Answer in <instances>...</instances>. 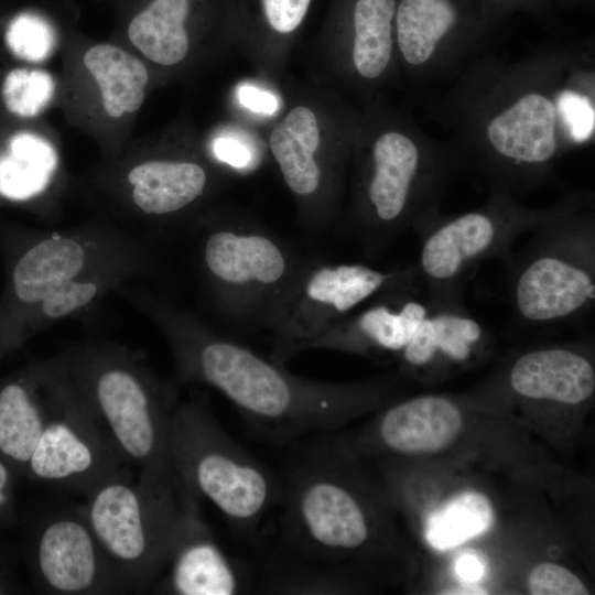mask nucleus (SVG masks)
Instances as JSON below:
<instances>
[{
    "instance_id": "obj_1",
    "label": "nucleus",
    "mask_w": 595,
    "mask_h": 595,
    "mask_svg": "<svg viewBox=\"0 0 595 595\" xmlns=\"http://www.w3.org/2000/svg\"><path fill=\"white\" fill-rule=\"evenodd\" d=\"M593 56L548 47L513 63L480 61L436 101L465 165L513 195L545 184L595 131Z\"/></svg>"
},
{
    "instance_id": "obj_2",
    "label": "nucleus",
    "mask_w": 595,
    "mask_h": 595,
    "mask_svg": "<svg viewBox=\"0 0 595 595\" xmlns=\"http://www.w3.org/2000/svg\"><path fill=\"white\" fill-rule=\"evenodd\" d=\"M119 293L163 335L180 380L217 390L272 442L332 431L378 405L390 389L385 380L338 383L293 375L156 293L128 284Z\"/></svg>"
},
{
    "instance_id": "obj_3",
    "label": "nucleus",
    "mask_w": 595,
    "mask_h": 595,
    "mask_svg": "<svg viewBox=\"0 0 595 595\" xmlns=\"http://www.w3.org/2000/svg\"><path fill=\"white\" fill-rule=\"evenodd\" d=\"M363 106L344 227L375 259L441 212L450 182L465 164L452 143L431 139L379 98Z\"/></svg>"
},
{
    "instance_id": "obj_4",
    "label": "nucleus",
    "mask_w": 595,
    "mask_h": 595,
    "mask_svg": "<svg viewBox=\"0 0 595 595\" xmlns=\"http://www.w3.org/2000/svg\"><path fill=\"white\" fill-rule=\"evenodd\" d=\"M349 450L322 439L303 448L280 480L279 554L344 567L383 542L380 508L349 464Z\"/></svg>"
},
{
    "instance_id": "obj_5",
    "label": "nucleus",
    "mask_w": 595,
    "mask_h": 595,
    "mask_svg": "<svg viewBox=\"0 0 595 595\" xmlns=\"http://www.w3.org/2000/svg\"><path fill=\"white\" fill-rule=\"evenodd\" d=\"M56 355L123 461L137 466L140 477L171 473L174 386L159 378L137 351L118 343L84 342Z\"/></svg>"
},
{
    "instance_id": "obj_6",
    "label": "nucleus",
    "mask_w": 595,
    "mask_h": 595,
    "mask_svg": "<svg viewBox=\"0 0 595 595\" xmlns=\"http://www.w3.org/2000/svg\"><path fill=\"white\" fill-rule=\"evenodd\" d=\"M516 321L523 326L582 322L595 304V208L591 193L560 199L506 270Z\"/></svg>"
},
{
    "instance_id": "obj_7",
    "label": "nucleus",
    "mask_w": 595,
    "mask_h": 595,
    "mask_svg": "<svg viewBox=\"0 0 595 595\" xmlns=\"http://www.w3.org/2000/svg\"><path fill=\"white\" fill-rule=\"evenodd\" d=\"M0 364L18 348L30 315L65 283L109 263L153 252L139 236L102 224L0 234Z\"/></svg>"
},
{
    "instance_id": "obj_8",
    "label": "nucleus",
    "mask_w": 595,
    "mask_h": 595,
    "mask_svg": "<svg viewBox=\"0 0 595 595\" xmlns=\"http://www.w3.org/2000/svg\"><path fill=\"white\" fill-rule=\"evenodd\" d=\"M333 91L295 94L272 126L268 148L303 223L323 229L340 215L360 110Z\"/></svg>"
},
{
    "instance_id": "obj_9",
    "label": "nucleus",
    "mask_w": 595,
    "mask_h": 595,
    "mask_svg": "<svg viewBox=\"0 0 595 595\" xmlns=\"http://www.w3.org/2000/svg\"><path fill=\"white\" fill-rule=\"evenodd\" d=\"M169 457L177 479L214 504L237 536L257 539L279 502L280 480L226 433L204 399L176 403Z\"/></svg>"
},
{
    "instance_id": "obj_10",
    "label": "nucleus",
    "mask_w": 595,
    "mask_h": 595,
    "mask_svg": "<svg viewBox=\"0 0 595 595\" xmlns=\"http://www.w3.org/2000/svg\"><path fill=\"white\" fill-rule=\"evenodd\" d=\"M198 266L216 309L246 327H271L306 260L249 219L221 218L199 234Z\"/></svg>"
},
{
    "instance_id": "obj_11",
    "label": "nucleus",
    "mask_w": 595,
    "mask_h": 595,
    "mask_svg": "<svg viewBox=\"0 0 595 595\" xmlns=\"http://www.w3.org/2000/svg\"><path fill=\"white\" fill-rule=\"evenodd\" d=\"M560 199L544 207L521 204L508 191L490 188L486 203L456 215L442 212L414 232L420 250L414 263L424 284L429 306L462 305L464 290L476 268L486 260L500 261L507 270L515 257V241L553 215Z\"/></svg>"
},
{
    "instance_id": "obj_12",
    "label": "nucleus",
    "mask_w": 595,
    "mask_h": 595,
    "mask_svg": "<svg viewBox=\"0 0 595 595\" xmlns=\"http://www.w3.org/2000/svg\"><path fill=\"white\" fill-rule=\"evenodd\" d=\"M181 510L175 474L155 478L122 469L86 494L82 509L123 593L152 589Z\"/></svg>"
},
{
    "instance_id": "obj_13",
    "label": "nucleus",
    "mask_w": 595,
    "mask_h": 595,
    "mask_svg": "<svg viewBox=\"0 0 595 595\" xmlns=\"http://www.w3.org/2000/svg\"><path fill=\"white\" fill-rule=\"evenodd\" d=\"M420 284L414 263L377 269L356 262L306 260L270 327V358L284 366L311 340L379 294Z\"/></svg>"
},
{
    "instance_id": "obj_14",
    "label": "nucleus",
    "mask_w": 595,
    "mask_h": 595,
    "mask_svg": "<svg viewBox=\"0 0 595 595\" xmlns=\"http://www.w3.org/2000/svg\"><path fill=\"white\" fill-rule=\"evenodd\" d=\"M43 360L46 420L25 475L86 495L127 463L57 355Z\"/></svg>"
},
{
    "instance_id": "obj_15",
    "label": "nucleus",
    "mask_w": 595,
    "mask_h": 595,
    "mask_svg": "<svg viewBox=\"0 0 595 595\" xmlns=\"http://www.w3.org/2000/svg\"><path fill=\"white\" fill-rule=\"evenodd\" d=\"M28 559L39 589L47 594H123L84 513L63 511L33 530Z\"/></svg>"
},
{
    "instance_id": "obj_16",
    "label": "nucleus",
    "mask_w": 595,
    "mask_h": 595,
    "mask_svg": "<svg viewBox=\"0 0 595 595\" xmlns=\"http://www.w3.org/2000/svg\"><path fill=\"white\" fill-rule=\"evenodd\" d=\"M176 480L181 510L164 567L151 591L175 595L246 593L250 582L242 564L229 556L213 536L202 517L199 497Z\"/></svg>"
},
{
    "instance_id": "obj_17",
    "label": "nucleus",
    "mask_w": 595,
    "mask_h": 595,
    "mask_svg": "<svg viewBox=\"0 0 595 595\" xmlns=\"http://www.w3.org/2000/svg\"><path fill=\"white\" fill-rule=\"evenodd\" d=\"M397 0H355L347 32L325 47L338 85L366 104L398 69L394 42Z\"/></svg>"
},
{
    "instance_id": "obj_18",
    "label": "nucleus",
    "mask_w": 595,
    "mask_h": 595,
    "mask_svg": "<svg viewBox=\"0 0 595 595\" xmlns=\"http://www.w3.org/2000/svg\"><path fill=\"white\" fill-rule=\"evenodd\" d=\"M419 289L408 285L379 294L311 340L304 351L400 355L429 312Z\"/></svg>"
},
{
    "instance_id": "obj_19",
    "label": "nucleus",
    "mask_w": 595,
    "mask_h": 595,
    "mask_svg": "<svg viewBox=\"0 0 595 595\" xmlns=\"http://www.w3.org/2000/svg\"><path fill=\"white\" fill-rule=\"evenodd\" d=\"M459 11L452 0H400L394 14L398 69L425 78L451 69L474 51L459 34Z\"/></svg>"
},
{
    "instance_id": "obj_20",
    "label": "nucleus",
    "mask_w": 595,
    "mask_h": 595,
    "mask_svg": "<svg viewBox=\"0 0 595 595\" xmlns=\"http://www.w3.org/2000/svg\"><path fill=\"white\" fill-rule=\"evenodd\" d=\"M591 340L532 348L510 364L506 383L519 399L562 407L582 405L595 391Z\"/></svg>"
},
{
    "instance_id": "obj_21",
    "label": "nucleus",
    "mask_w": 595,
    "mask_h": 595,
    "mask_svg": "<svg viewBox=\"0 0 595 595\" xmlns=\"http://www.w3.org/2000/svg\"><path fill=\"white\" fill-rule=\"evenodd\" d=\"M213 175L201 160L187 156L149 158L125 174L127 198L142 217L171 220L193 209L209 193Z\"/></svg>"
},
{
    "instance_id": "obj_22",
    "label": "nucleus",
    "mask_w": 595,
    "mask_h": 595,
    "mask_svg": "<svg viewBox=\"0 0 595 595\" xmlns=\"http://www.w3.org/2000/svg\"><path fill=\"white\" fill-rule=\"evenodd\" d=\"M462 421L461 408L453 399L420 396L388 408L371 432V442L402 456L434 454L457 439Z\"/></svg>"
},
{
    "instance_id": "obj_23",
    "label": "nucleus",
    "mask_w": 595,
    "mask_h": 595,
    "mask_svg": "<svg viewBox=\"0 0 595 595\" xmlns=\"http://www.w3.org/2000/svg\"><path fill=\"white\" fill-rule=\"evenodd\" d=\"M491 339L489 329L465 304L429 306L400 357L412 372L441 371L470 364L485 353Z\"/></svg>"
},
{
    "instance_id": "obj_24",
    "label": "nucleus",
    "mask_w": 595,
    "mask_h": 595,
    "mask_svg": "<svg viewBox=\"0 0 595 595\" xmlns=\"http://www.w3.org/2000/svg\"><path fill=\"white\" fill-rule=\"evenodd\" d=\"M46 371L39 360L0 379V458L26 472L46 420Z\"/></svg>"
},
{
    "instance_id": "obj_25",
    "label": "nucleus",
    "mask_w": 595,
    "mask_h": 595,
    "mask_svg": "<svg viewBox=\"0 0 595 595\" xmlns=\"http://www.w3.org/2000/svg\"><path fill=\"white\" fill-rule=\"evenodd\" d=\"M58 169L57 151L48 141L26 132L13 136L0 152V198L13 204L40 199Z\"/></svg>"
},
{
    "instance_id": "obj_26",
    "label": "nucleus",
    "mask_w": 595,
    "mask_h": 595,
    "mask_svg": "<svg viewBox=\"0 0 595 595\" xmlns=\"http://www.w3.org/2000/svg\"><path fill=\"white\" fill-rule=\"evenodd\" d=\"M190 0H153L129 24L131 43L150 61L176 66L190 54L191 40L185 22Z\"/></svg>"
},
{
    "instance_id": "obj_27",
    "label": "nucleus",
    "mask_w": 595,
    "mask_h": 595,
    "mask_svg": "<svg viewBox=\"0 0 595 595\" xmlns=\"http://www.w3.org/2000/svg\"><path fill=\"white\" fill-rule=\"evenodd\" d=\"M84 65L98 84L108 116L137 111L144 101L149 74L142 61L111 44H98L84 55Z\"/></svg>"
},
{
    "instance_id": "obj_28",
    "label": "nucleus",
    "mask_w": 595,
    "mask_h": 595,
    "mask_svg": "<svg viewBox=\"0 0 595 595\" xmlns=\"http://www.w3.org/2000/svg\"><path fill=\"white\" fill-rule=\"evenodd\" d=\"M494 510L479 493L467 491L452 499L428 520L425 538L435 549H453L490 528Z\"/></svg>"
},
{
    "instance_id": "obj_29",
    "label": "nucleus",
    "mask_w": 595,
    "mask_h": 595,
    "mask_svg": "<svg viewBox=\"0 0 595 595\" xmlns=\"http://www.w3.org/2000/svg\"><path fill=\"white\" fill-rule=\"evenodd\" d=\"M311 0H259L268 32L260 67L277 74L289 53V42L306 17Z\"/></svg>"
},
{
    "instance_id": "obj_30",
    "label": "nucleus",
    "mask_w": 595,
    "mask_h": 595,
    "mask_svg": "<svg viewBox=\"0 0 595 595\" xmlns=\"http://www.w3.org/2000/svg\"><path fill=\"white\" fill-rule=\"evenodd\" d=\"M54 89L55 84L48 73L15 68L4 78L2 96L11 112L34 117L48 105Z\"/></svg>"
},
{
    "instance_id": "obj_31",
    "label": "nucleus",
    "mask_w": 595,
    "mask_h": 595,
    "mask_svg": "<svg viewBox=\"0 0 595 595\" xmlns=\"http://www.w3.org/2000/svg\"><path fill=\"white\" fill-rule=\"evenodd\" d=\"M7 43L20 58L39 62L53 51L55 35L51 26L40 17L23 13L10 23Z\"/></svg>"
},
{
    "instance_id": "obj_32",
    "label": "nucleus",
    "mask_w": 595,
    "mask_h": 595,
    "mask_svg": "<svg viewBox=\"0 0 595 595\" xmlns=\"http://www.w3.org/2000/svg\"><path fill=\"white\" fill-rule=\"evenodd\" d=\"M528 589L533 595H586L585 584L569 569L552 562H543L531 569Z\"/></svg>"
},
{
    "instance_id": "obj_33",
    "label": "nucleus",
    "mask_w": 595,
    "mask_h": 595,
    "mask_svg": "<svg viewBox=\"0 0 595 595\" xmlns=\"http://www.w3.org/2000/svg\"><path fill=\"white\" fill-rule=\"evenodd\" d=\"M210 151L218 163L239 172L252 170L259 161L251 142L232 131L217 136L212 142Z\"/></svg>"
},
{
    "instance_id": "obj_34",
    "label": "nucleus",
    "mask_w": 595,
    "mask_h": 595,
    "mask_svg": "<svg viewBox=\"0 0 595 595\" xmlns=\"http://www.w3.org/2000/svg\"><path fill=\"white\" fill-rule=\"evenodd\" d=\"M237 98L242 107L261 115L270 116L279 108V101L273 94L250 83L238 87Z\"/></svg>"
},
{
    "instance_id": "obj_35",
    "label": "nucleus",
    "mask_w": 595,
    "mask_h": 595,
    "mask_svg": "<svg viewBox=\"0 0 595 595\" xmlns=\"http://www.w3.org/2000/svg\"><path fill=\"white\" fill-rule=\"evenodd\" d=\"M15 476L18 474L12 466L0 458V521L11 512Z\"/></svg>"
},
{
    "instance_id": "obj_36",
    "label": "nucleus",
    "mask_w": 595,
    "mask_h": 595,
    "mask_svg": "<svg viewBox=\"0 0 595 595\" xmlns=\"http://www.w3.org/2000/svg\"><path fill=\"white\" fill-rule=\"evenodd\" d=\"M457 575L467 582H476L484 575L485 565L483 561L476 555L466 553L463 554L456 562Z\"/></svg>"
},
{
    "instance_id": "obj_37",
    "label": "nucleus",
    "mask_w": 595,
    "mask_h": 595,
    "mask_svg": "<svg viewBox=\"0 0 595 595\" xmlns=\"http://www.w3.org/2000/svg\"><path fill=\"white\" fill-rule=\"evenodd\" d=\"M21 589L13 573L0 560V594L20 593Z\"/></svg>"
}]
</instances>
